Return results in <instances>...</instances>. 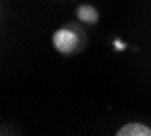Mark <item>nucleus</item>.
<instances>
[{
	"mask_svg": "<svg viewBox=\"0 0 151 136\" xmlns=\"http://www.w3.org/2000/svg\"><path fill=\"white\" fill-rule=\"evenodd\" d=\"M76 42V34L68 29H61L53 35V44L57 48V50H60L61 53H70L71 50H74Z\"/></svg>",
	"mask_w": 151,
	"mask_h": 136,
	"instance_id": "f257e3e1",
	"label": "nucleus"
},
{
	"mask_svg": "<svg viewBox=\"0 0 151 136\" xmlns=\"http://www.w3.org/2000/svg\"><path fill=\"white\" fill-rule=\"evenodd\" d=\"M117 136H151V129L142 124H128L120 129Z\"/></svg>",
	"mask_w": 151,
	"mask_h": 136,
	"instance_id": "f03ea898",
	"label": "nucleus"
},
{
	"mask_svg": "<svg viewBox=\"0 0 151 136\" xmlns=\"http://www.w3.org/2000/svg\"><path fill=\"white\" fill-rule=\"evenodd\" d=\"M78 17L82 22H86V23H95L98 19L97 11L90 6H82L78 8Z\"/></svg>",
	"mask_w": 151,
	"mask_h": 136,
	"instance_id": "7ed1b4c3",
	"label": "nucleus"
}]
</instances>
